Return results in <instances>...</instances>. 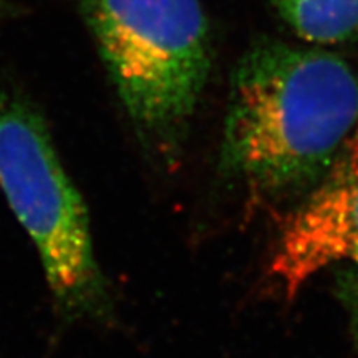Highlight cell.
<instances>
[{
	"instance_id": "cell-1",
	"label": "cell",
	"mask_w": 358,
	"mask_h": 358,
	"mask_svg": "<svg viewBox=\"0 0 358 358\" xmlns=\"http://www.w3.org/2000/svg\"><path fill=\"white\" fill-rule=\"evenodd\" d=\"M358 128V75L320 47L256 43L231 80L222 164L259 194L322 176Z\"/></svg>"
},
{
	"instance_id": "cell-2",
	"label": "cell",
	"mask_w": 358,
	"mask_h": 358,
	"mask_svg": "<svg viewBox=\"0 0 358 358\" xmlns=\"http://www.w3.org/2000/svg\"><path fill=\"white\" fill-rule=\"evenodd\" d=\"M0 189L37 248L57 310L66 320L105 310L87 206L38 106L0 82Z\"/></svg>"
},
{
	"instance_id": "cell-3",
	"label": "cell",
	"mask_w": 358,
	"mask_h": 358,
	"mask_svg": "<svg viewBox=\"0 0 358 358\" xmlns=\"http://www.w3.org/2000/svg\"><path fill=\"white\" fill-rule=\"evenodd\" d=\"M133 122L163 131L189 118L211 70L201 0H77Z\"/></svg>"
},
{
	"instance_id": "cell-4",
	"label": "cell",
	"mask_w": 358,
	"mask_h": 358,
	"mask_svg": "<svg viewBox=\"0 0 358 358\" xmlns=\"http://www.w3.org/2000/svg\"><path fill=\"white\" fill-rule=\"evenodd\" d=\"M358 264V129L277 237L267 275L294 299L325 268Z\"/></svg>"
},
{
	"instance_id": "cell-5",
	"label": "cell",
	"mask_w": 358,
	"mask_h": 358,
	"mask_svg": "<svg viewBox=\"0 0 358 358\" xmlns=\"http://www.w3.org/2000/svg\"><path fill=\"white\" fill-rule=\"evenodd\" d=\"M292 32L313 47L358 40V0H272Z\"/></svg>"
},
{
	"instance_id": "cell-6",
	"label": "cell",
	"mask_w": 358,
	"mask_h": 358,
	"mask_svg": "<svg viewBox=\"0 0 358 358\" xmlns=\"http://www.w3.org/2000/svg\"><path fill=\"white\" fill-rule=\"evenodd\" d=\"M337 292L345 308L353 334L358 337V264L350 266L338 277Z\"/></svg>"
},
{
	"instance_id": "cell-7",
	"label": "cell",
	"mask_w": 358,
	"mask_h": 358,
	"mask_svg": "<svg viewBox=\"0 0 358 358\" xmlns=\"http://www.w3.org/2000/svg\"><path fill=\"white\" fill-rule=\"evenodd\" d=\"M17 12H19V8L10 0H0V22L15 17Z\"/></svg>"
}]
</instances>
